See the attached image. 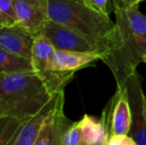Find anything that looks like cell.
I'll return each mask as SVG.
<instances>
[{
	"label": "cell",
	"instance_id": "obj_1",
	"mask_svg": "<svg viewBox=\"0 0 146 145\" xmlns=\"http://www.w3.org/2000/svg\"><path fill=\"white\" fill-rule=\"evenodd\" d=\"M115 15L112 44L102 61L108 67L116 81V87L124 85L136 72L146 54V16L138 5H115L111 8Z\"/></svg>",
	"mask_w": 146,
	"mask_h": 145
},
{
	"label": "cell",
	"instance_id": "obj_2",
	"mask_svg": "<svg viewBox=\"0 0 146 145\" xmlns=\"http://www.w3.org/2000/svg\"><path fill=\"white\" fill-rule=\"evenodd\" d=\"M49 19L71 28L92 43L102 58L112 44L115 22L83 0H48ZM102 60V59H100Z\"/></svg>",
	"mask_w": 146,
	"mask_h": 145
},
{
	"label": "cell",
	"instance_id": "obj_3",
	"mask_svg": "<svg viewBox=\"0 0 146 145\" xmlns=\"http://www.w3.org/2000/svg\"><path fill=\"white\" fill-rule=\"evenodd\" d=\"M54 97L34 72L0 75V117L26 121Z\"/></svg>",
	"mask_w": 146,
	"mask_h": 145
},
{
	"label": "cell",
	"instance_id": "obj_4",
	"mask_svg": "<svg viewBox=\"0 0 146 145\" xmlns=\"http://www.w3.org/2000/svg\"><path fill=\"white\" fill-rule=\"evenodd\" d=\"M55 50L56 48L43 34L35 36L30 60L33 71L53 95L65 89L75 75V73H62L51 70V59Z\"/></svg>",
	"mask_w": 146,
	"mask_h": 145
},
{
	"label": "cell",
	"instance_id": "obj_5",
	"mask_svg": "<svg viewBox=\"0 0 146 145\" xmlns=\"http://www.w3.org/2000/svg\"><path fill=\"white\" fill-rule=\"evenodd\" d=\"M108 137L113 134H129L132 123L126 83L116 87V91L102 114Z\"/></svg>",
	"mask_w": 146,
	"mask_h": 145
},
{
	"label": "cell",
	"instance_id": "obj_6",
	"mask_svg": "<svg viewBox=\"0 0 146 145\" xmlns=\"http://www.w3.org/2000/svg\"><path fill=\"white\" fill-rule=\"evenodd\" d=\"M64 105L65 91L61 89L53 99L35 145H61L62 137L73 123L64 112Z\"/></svg>",
	"mask_w": 146,
	"mask_h": 145
},
{
	"label": "cell",
	"instance_id": "obj_7",
	"mask_svg": "<svg viewBox=\"0 0 146 145\" xmlns=\"http://www.w3.org/2000/svg\"><path fill=\"white\" fill-rule=\"evenodd\" d=\"M15 25L33 36L41 35L48 16V0H13Z\"/></svg>",
	"mask_w": 146,
	"mask_h": 145
},
{
	"label": "cell",
	"instance_id": "obj_8",
	"mask_svg": "<svg viewBox=\"0 0 146 145\" xmlns=\"http://www.w3.org/2000/svg\"><path fill=\"white\" fill-rule=\"evenodd\" d=\"M42 34L58 50L98 52L92 43L88 42L87 39L84 38L79 33L67 26L62 25L50 19L45 24Z\"/></svg>",
	"mask_w": 146,
	"mask_h": 145
},
{
	"label": "cell",
	"instance_id": "obj_9",
	"mask_svg": "<svg viewBox=\"0 0 146 145\" xmlns=\"http://www.w3.org/2000/svg\"><path fill=\"white\" fill-rule=\"evenodd\" d=\"M132 123L129 135L136 145H146V122L143 114V93L137 72L133 73L126 81Z\"/></svg>",
	"mask_w": 146,
	"mask_h": 145
},
{
	"label": "cell",
	"instance_id": "obj_10",
	"mask_svg": "<svg viewBox=\"0 0 146 145\" xmlns=\"http://www.w3.org/2000/svg\"><path fill=\"white\" fill-rule=\"evenodd\" d=\"M34 38L35 36L17 25H0V47L29 61L32 56Z\"/></svg>",
	"mask_w": 146,
	"mask_h": 145
},
{
	"label": "cell",
	"instance_id": "obj_11",
	"mask_svg": "<svg viewBox=\"0 0 146 145\" xmlns=\"http://www.w3.org/2000/svg\"><path fill=\"white\" fill-rule=\"evenodd\" d=\"M98 52H79V51L56 49L51 59V70L62 73H76L80 69L90 66L96 60H100Z\"/></svg>",
	"mask_w": 146,
	"mask_h": 145
},
{
	"label": "cell",
	"instance_id": "obj_12",
	"mask_svg": "<svg viewBox=\"0 0 146 145\" xmlns=\"http://www.w3.org/2000/svg\"><path fill=\"white\" fill-rule=\"evenodd\" d=\"M53 99L49 101L44 107H41L34 115H32L26 121L23 122L15 140H14L13 145H35L39 132L42 127L43 121H44L51 107V105H52Z\"/></svg>",
	"mask_w": 146,
	"mask_h": 145
},
{
	"label": "cell",
	"instance_id": "obj_13",
	"mask_svg": "<svg viewBox=\"0 0 146 145\" xmlns=\"http://www.w3.org/2000/svg\"><path fill=\"white\" fill-rule=\"evenodd\" d=\"M82 129L83 145H106L108 132L102 118L85 114L80 120Z\"/></svg>",
	"mask_w": 146,
	"mask_h": 145
},
{
	"label": "cell",
	"instance_id": "obj_14",
	"mask_svg": "<svg viewBox=\"0 0 146 145\" xmlns=\"http://www.w3.org/2000/svg\"><path fill=\"white\" fill-rule=\"evenodd\" d=\"M24 72H34L30 61L11 54L0 47V75Z\"/></svg>",
	"mask_w": 146,
	"mask_h": 145
},
{
	"label": "cell",
	"instance_id": "obj_15",
	"mask_svg": "<svg viewBox=\"0 0 146 145\" xmlns=\"http://www.w3.org/2000/svg\"><path fill=\"white\" fill-rule=\"evenodd\" d=\"M23 122L12 117H0V145H13Z\"/></svg>",
	"mask_w": 146,
	"mask_h": 145
},
{
	"label": "cell",
	"instance_id": "obj_16",
	"mask_svg": "<svg viewBox=\"0 0 146 145\" xmlns=\"http://www.w3.org/2000/svg\"><path fill=\"white\" fill-rule=\"evenodd\" d=\"M61 145H83L82 129L80 120L73 122L62 137Z\"/></svg>",
	"mask_w": 146,
	"mask_h": 145
},
{
	"label": "cell",
	"instance_id": "obj_17",
	"mask_svg": "<svg viewBox=\"0 0 146 145\" xmlns=\"http://www.w3.org/2000/svg\"><path fill=\"white\" fill-rule=\"evenodd\" d=\"M12 4L13 0H0V16L6 25H15Z\"/></svg>",
	"mask_w": 146,
	"mask_h": 145
},
{
	"label": "cell",
	"instance_id": "obj_18",
	"mask_svg": "<svg viewBox=\"0 0 146 145\" xmlns=\"http://www.w3.org/2000/svg\"><path fill=\"white\" fill-rule=\"evenodd\" d=\"M106 145H136L129 134H113L110 136Z\"/></svg>",
	"mask_w": 146,
	"mask_h": 145
},
{
	"label": "cell",
	"instance_id": "obj_19",
	"mask_svg": "<svg viewBox=\"0 0 146 145\" xmlns=\"http://www.w3.org/2000/svg\"><path fill=\"white\" fill-rule=\"evenodd\" d=\"M86 4L90 7L92 9L100 12L104 15L110 14V9H108V2L110 0H84Z\"/></svg>",
	"mask_w": 146,
	"mask_h": 145
},
{
	"label": "cell",
	"instance_id": "obj_20",
	"mask_svg": "<svg viewBox=\"0 0 146 145\" xmlns=\"http://www.w3.org/2000/svg\"><path fill=\"white\" fill-rule=\"evenodd\" d=\"M143 1H146V0H121V4H123V5H135V4H137V5H139V3Z\"/></svg>",
	"mask_w": 146,
	"mask_h": 145
},
{
	"label": "cell",
	"instance_id": "obj_21",
	"mask_svg": "<svg viewBox=\"0 0 146 145\" xmlns=\"http://www.w3.org/2000/svg\"><path fill=\"white\" fill-rule=\"evenodd\" d=\"M143 114H144V119L146 122V97H145V95H144V97H143Z\"/></svg>",
	"mask_w": 146,
	"mask_h": 145
},
{
	"label": "cell",
	"instance_id": "obj_22",
	"mask_svg": "<svg viewBox=\"0 0 146 145\" xmlns=\"http://www.w3.org/2000/svg\"><path fill=\"white\" fill-rule=\"evenodd\" d=\"M119 4H121V0H111V8L113 7V6L115 5H119Z\"/></svg>",
	"mask_w": 146,
	"mask_h": 145
},
{
	"label": "cell",
	"instance_id": "obj_23",
	"mask_svg": "<svg viewBox=\"0 0 146 145\" xmlns=\"http://www.w3.org/2000/svg\"><path fill=\"white\" fill-rule=\"evenodd\" d=\"M3 24H4V22H3V20H2L1 16H0V25H3Z\"/></svg>",
	"mask_w": 146,
	"mask_h": 145
},
{
	"label": "cell",
	"instance_id": "obj_24",
	"mask_svg": "<svg viewBox=\"0 0 146 145\" xmlns=\"http://www.w3.org/2000/svg\"><path fill=\"white\" fill-rule=\"evenodd\" d=\"M143 63H145L146 64V54L144 55V57H143Z\"/></svg>",
	"mask_w": 146,
	"mask_h": 145
},
{
	"label": "cell",
	"instance_id": "obj_25",
	"mask_svg": "<svg viewBox=\"0 0 146 145\" xmlns=\"http://www.w3.org/2000/svg\"><path fill=\"white\" fill-rule=\"evenodd\" d=\"M83 1H84V0H83Z\"/></svg>",
	"mask_w": 146,
	"mask_h": 145
}]
</instances>
